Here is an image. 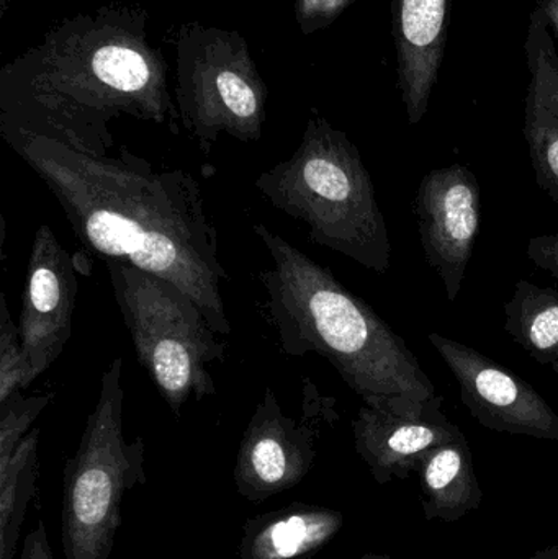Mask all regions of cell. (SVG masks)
Listing matches in <instances>:
<instances>
[{
    "label": "cell",
    "mask_w": 558,
    "mask_h": 559,
    "mask_svg": "<svg viewBox=\"0 0 558 559\" xmlns=\"http://www.w3.org/2000/svg\"><path fill=\"white\" fill-rule=\"evenodd\" d=\"M526 254L534 265L558 280V233L531 238L527 241Z\"/></svg>",
    "instance_id": "22"
},
{
    "label": "cell",
    "mask_w": 558,
    "mask_h": 559,
    "mask_svg": "<svg viewBox=\"0 0 558 559\" xmlns=\"http://www.w3.org/2000/svg\"><path fill=\"white\" fill-rule=\"evenodd\" d=\"M304 416H287L271 386L265 388L242 433L233 479L249 502L268 501L300 485L313 468L321 427L340 419L336 401L305 380Z\"/></svg>",
    "instance_id": "8"
},
{
    "label": "cell",
    "mask_w": 558,
    "mask_h": 559,
    "mask_svg": "<svg viewBox=\"0 0 558 559\" xmlns=\"http://www.w3.org/2000/svg\"><path fill=\"white\" fill-rule=\"evenodd\" d=\"M442 396L436 394L422 417L383 413L364 404L353 420L354 447L379 485L406 481L429 450L464 437L442 413Z\"/></svg>",
    "instance_id": "12"
},
{
    "label": "cell",
    "mask_w": 558,
    "mask_h": 559,
    "mask_svg": "<svg viewBox=\"0 0 558 559\" xmlns=\"http://www.w3.org/2000/svg\"><path fill=\"white\" fill-rule=\"evenodd\" d=\"M166 59L150 43V13L114 2L55 23L0 69V136H41L87 156H110L121 117L169 124L176 102Z\"/></svg>",
    "instance_id": "2"
},
{
    "label": "cell",
    "mask_w": 558,
    "mask_h": 559,
    "mask_svg": "<svg viewBox=\"0 0 558 559\" xmlns=\"http://www.w3.org/2000/svg\"><path fill=\"white\" fill-rule=\"evenodd\" d=\"M553 368H554V371H556V374H557V378H558V361H557L556 365H554Z\"/></svg>",
    "instance_id": "28"
},
{
    "label": "cell",
    "mask_w": 558,
    "mask_h": 559,
    "mask_svg": "<svg viewBox=\"0 0 558 559\" xmlns=\"http://www.w3.org/2000/svg\"><path fill=\"white\" fill-rule=\"evenodd\" d=\"M426 261L455 301L480 235L482 192L468 167L452 164L423 177L413 202Z\"/></svg>",
    "instance_id": "10"
},
{
    "label": "cell",
    "mask_w": 558,
    "mask_h": 559,
    "mask_svg": "<svg viewBox=\"0 0 558 559\" xmlns=\"http://www.w3.org/2000/svg\"><path fill=\"white\" fill-rule=\"evenodd\" d=\"M360 559H392V558L385 557V555L367 554V555H364V557Z\"/></svg>",
    "instance_id": "27"
},
{
    "label": "cell",
    "mask_w": 558,
    "mask_h": 559,
    "mask_svg": "<svg viewBox=\"0 0 558 559\" xmlns=\"http://www.w3.org/2000/svg\"><path fill=\"white\" fill-rule=\"evenodd\" d=\"M55 397V391L22 396L12 394L5 403H0V469L5 468L22 440L28 436L33 423Z\"/></svg>",
    "instance_id": "20"
},
{
    "label": "cell",
    "mask_w": 558,
    "mask_h": 559,
    "mask_svg": "<svg viewBox=\"0 0 558 559\" xmlns=\"http://www.w3.org/2000/svg\"><path fill=\"white\" fill-rule=\"evenodd\" d=\"M504 331L543 365L558 361V292L527 280L514 286L504 302Z\"/></svg>",
    "instance_id": "17"
},
{
    "label": "cell",
    "mask_w": 558,
    "mask_h": 559,
    "mask_svg": "<svg viewBox=\"0 0 558 559\" xmlns=\"http://www.w3.org/2000/svg\"><path fill=\"white\" fill-rule=\"evenodd\" d=\"M416 473L426 521H461L484 501L465 436L425 453Z\"/></svg>",
    "instance_id": "16"
},
{
    "label": "cell",
    "mask_w": 558,
    "mask_h": 559,
    "mask_svg": "<svg viewBox=\"0 0 558 559\" xmlns=\"http://www.w3.org/2000/svg\"><path fill=\"white\" fill-rule=\"evenodd\" d=\"M272 259L261 272L264 314L287 357L318 354L369 407L422 417L436 388L402 335L264 223L252 226Z\"/></svg>",
    "instance_id": "3"
},
{
    "label": "cell",
    "mask_w": 558,
    "mask_h": 559,
    "mask_svg": "<svg viewBox=\"0 0 558 559\" xmlns=\"http://www.w3.org/2000/svg\"><path fill=\"white\" fill-rule=\"evenodd\" d=\"M531 559H558V545L536 551Z\"/></svg>",
    "instance_id": "25"
},
{
    "label": "cell",
    "mask_w": 558,
    "mask_h": 559,
    "mask_svg": "<svg viewBox=\"0 0 558 559\" xmlns=\"http://www.w3.org/2000/svg\"><path fill=\"white\" fill-rule=\"evenodd\" d=\"M105 265L138 360L169 409L180 417L190 397L215 396L210 367L225 361L226 344L199 305L169 280L123 262Z\"/></svg>",
    "instance_id": "6"
},
{
    "label": "cell",
    "mask_w": 558,
    "mask_h": 559,
    "mask_svg": "<svg viewBox=\"0 0 558 559\" xmlns=\"http://www.w3.org/2000/svg\"><path fill=\"white\" fill-rule=\"evenodd\" d=\"M10 2H12V0H0V20H2L3 16H5L7 9H9Z\"/></svg>",
    "instance_id": "26"
},
{
    "label": "cell",
    "mask_w": 558,
    "mask_h": 559,
    "mask_svg": "<svg viewBox=\"0 0 558 559\" xmlns=\"http://www.w3.org/2000/svg\"><path fill=\"white\" fill-rule=\"evenodd\" d=\"M356 0H295V22L301 35L310 36L333 25Z\"/></svg>",
    "instance_id": "21"
},
{
    "label": "cell",
    "mask_w": 558,
    "mask_h": 559,
    "mask_svg": "<svg viewBox=\"0 0 558 559\" xmlns=\"http://www.w3.org/2000/svg\"><path fill=\"white\" fill-rule=\"evenodd\" d=\"M343 527L336 509L292 502L246 519L233 559H314Z\"/></svg>",
    "instance_id": "15"
},
{
    "label": "cell",
    "mask_w": 558,
    "mask_h": 559,
    "mask_svg": "<svg viewBox=\"0 0 558 559\" xmlns=\"http://www.w3.org/2000/svg\"><path fill=\"white\" fill-rule=\"evenodd\" d=\"M541 7H543L544 13H546L547 20H549L550 28L556 32L558 39V0H543Z\"/></svg>",
    "instance_id": "24"
},
{
    "label": "cell",
    "mask_w": 558,
    "mask_h": 559,
    "mask_svg": "<svg viewBox=\"0 0 558 559\" xmlns=\"http://www.w3.org/2000/svg\"><path fill=\"white\" fill-rule=\"evenodd\" d=\"M461 388V400L472 417L494 432L558 440V414L523 378L485 357L471 345L428 335Z\"/></svg>",
    "instance_id": "9"
},
{
    "label": "cell",
    "mask_w": 558,
    "mask_h": 559,
    "mask_svg": "<svg viewBox=\"0 0 558 559\" xmlns=\"http://www.w3.org/2000/svg\"><path fill=\"white\" fill-rule=\"evenodd\" d=\"M78 289L71 254L59 245L48 225L38 226L19 321L20 342L36 378L52 367L71 337Z\"/></svg>",
    "instance_id": "11"
},
{
    "label": "cell",
    "mask_w": 558,
    "mask_h": 559,
    "mask_svg": "<svg viewBox=\"0 0 558 559\" xmlns=\"http://www.w3.org/2000/svg\"><path fill=\"white\" fill-rule=\"evenodd\" d=\"M451 0H392L399 88L412 124L428 114L448 43Z\"/></svg>",
    "instance_id": "13"
},
{
    "label": "cell",
    "mask_w": 558,
    "mask_h": 559,
    "mask_svg": "<svg viewBox=\"0 0 558 559\" xmlns=\"http://www.w3.org/2000/svg\"><path fill=\"white\" fill-rule=\"evenodd\" d=\"M254 186L274 209L305 223L314 245L389 272L392 242L369 170L356 144L317 110L297 151Z\"/></svg>",
    "instance_id": "4"
},
{
    "label": "cell",
    "mask_w": 558,
    "mask_h": 559,
    "mask_svg": "<svg viewBox=\"0 0 558 559\" xmlns=\"http://www.w3.org/2000/svg\"><path fill=\"white\" fill-rule=\"evenodd\" d=\"M39 429H32L0 469V559H15L20 531L38 478Z\"/></svg>",
    "instance_id": "18"
},
{
    "label": "cell",
    "mask_w": 558,
    "mask_h": 559,
    "mask_svg": "<svg viewBox=\"0 0 558 559\" xmlns=\"http://www.w3.org/2000/svg\"><path fill=\"white\" fill-rule=\"evenodd\" d=\"M7 144L56 197L85 251L169 280L216 334H231L223 299L229 275L192 174L156 170L124 146L118 157H95L41 136Z\"/></svg>",
    "instance_id": "1"
},
{
    "label": "cell",
    "mask_w": 558,
    "mask_h": 559,
    "mask_svg": "<svg viewBox=\"0 0 558 559\" xmlns=\"http://www.w3.org/2000/svg\"><path fill=\"white\" fill-rule=\"evenodd\" d=\"M176 102L179 123L203 153L222 134L256 143L268 120L269 88L241 33L202 22L177 28Z\"/></svg>",
    "instance_id": "7"
},
{
    "label": "cell",
    "mask_w": 558,
    "mask_h": 559,
    "mask_svg": "<svg viewBox=\"0 0 558 559\" xmlns=\"http://www.w3.org/2000/svg\"><path fill=\"white\" fill-rule=\"evenodd\" d=\"M0 403L12 394L26 390L36 380L32 361L23 352L19 325L7 308L5 296L0 298Z\"/></svg>",
    "instance_id": "19"
},
{
    "label": "cell",
    "mask_w": 558,
    "mask_h": 559,
    "mask_svg": "<svg viewBox=\"0 0 558 559\" xmlns=\"http://www.w3.org/2000/svg\"><path fill=\"white\" fill-rule=\"evenodd\" d=\"M524 138L541 189L558 203V52L543 7L531 13L526 43Z\"/></svg>",
    "instance_id": "14"
},
{
    "label": "cell",
    "mask_w": 558,
    "mask_h": 559,
    "mask_svg": "<svg viewBox=\"0 0 558 559\" xmlns=\"http://www.w3.org/2000/svg\"><path fill=\"white\" fill-rule=\"evenodd\" d=\"M123 358L102 374L97 403L74 456L62 472L61 545L64 559H108L121 527L127 492L147 483L143 437L123 436Z\"/></svg>",
    "instance_id": "5"
},
{
    "label": "cell",
    "mask_w": 558,
    "mask_h": 559,
    "mask_svg": "<svg viewBox=\"0 0 558 559\" xmlns=\"http://www.w3.org/2000/svg\"><path fill=\"white\" fill-rule=\"evenodd\" d=\"M16 559H55L43 521L28 532Z\"/></svg>",
    "instance_id": "23"
}]
</instances>
